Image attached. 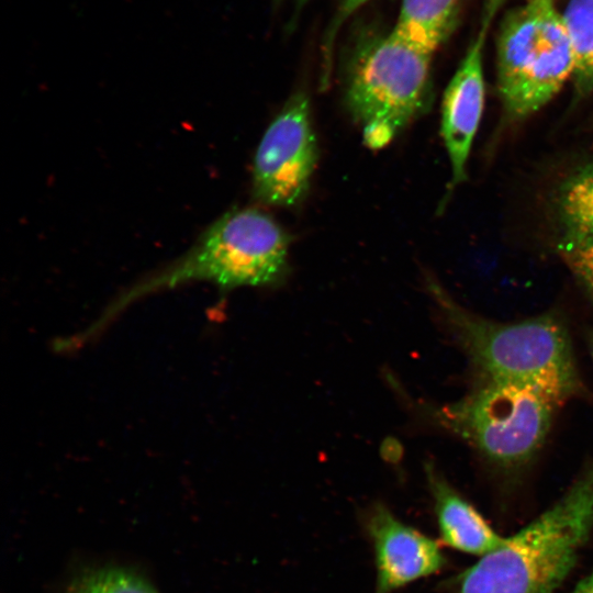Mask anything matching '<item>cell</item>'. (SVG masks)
<instances>
[{"mask_svg":"<svg viewBox=\"0 0 593 593\" xmlns=\"http://www.w3.org/2000/svg\"><path fill=\"white\" fill-rule=\"evenodd\" d=\"M291 237L269 214L232 209L216 219L181 258L136 284L130 299L188 281L224 289L279 283L288 272Z\"/></svg>","mask_w":593,"mask_h":593,"instance_id":"cell-3","label":"cell"},{"mask_svg":"<svg viewBox=\"0 0 593 593\" xmlns=\"http://www.w3.org/2000/svg\"><path fill=\"white\" fill-rule=\"evenodd\" d=\"M360 521L373 550L372 593H395L439 572L445 566L439 542L401 521L385 504H371L362 512Z\"/></svg>","mask_w":593,"mask_h":593,"instance_id":"cell-8","label":"cell"},{"mask_svg":"<svg viewBox=\"0 0 593 593\" xmlns=\"http://www.w3.org/2000/svg\"><path fill=\"white\" fill-rule=\"evenodd\" d=\"M318 149L310 100L296 92L265 131L253 161L255 199L278 208L298 206L305 199Z\"/></svg>","mask_w":593,"mask_h":593,"instance_id":"cell-7","label":"cell"},{"mask_svg":"<svg viewBox=\"0 0 593 593\" xmlns=\"http://www.w3.org/2000/svg\"><path fill=\"white\" fill-rule=\"evenodd\" d=\"M486 32L481 27L443 97L440 135L451 167L450 188L467 178L468 158L483 113Z\"/></svg>","mask_w":593,"mask_h":593,"instance_id":"cell-9","label":"cell"},{"mask_svg":"<svg viewBox=\"0 0 593 593\" xmlns=\"http://www.w3.org/2000/svg\"><path fill=\"white\" fill-rule=\"evenodd\" d=\"M426 474L441 542L482 557L504 541L505 537L500 536L432 465L426 467Z\"/></svg>","mask_w":593,"mask_h":593,"instance_id":"cell-10","label":"cell"},{"mask_svg":"<svg viewBox=\"0 0 593 593\" xmlns=\"http://www.w3.org/2000/svg\"><path fill=\"white\" fill-rule=\"evenodd\" d=\"M559 406L536 389L477 377L467 394L441 406L436 417L492 466L512 471L540 451Z\"/></svg>","mask_w":593,"mask_h":593,"instance_id":"cell-5","label":"cell"},{"mask_svg":"<svg viewBox=\"0 0 593 593\" xmlns=\"http://www.w3.org/2000/svg\"><path fill=\"white\" fill-rule=\"evenodd\" d=\"M459 0H402L396 37L434 55L450 34Z\"/></svg>","mask_w":593,"mask_h":593,"instance_id":"cell-11","label":"cell"},{"mask_svg":"<svg viewBox=\"0 0 593 593\" xmlns=\"http://www.w3.org/2000/svg\"><path fill=\"white\" fill-rule=\"evenodd\" d=\"M593 529V460L547 511L456 578L450 593H552Z\"/></svg>","mask_w":593,"mask_h":593,"instance_id":"cell-2","label":"cell"},{"mask_svg":"<svg viewBox=\"0 0 593 593\" xmlns=\"http://www.w3.org/2000/svg\"><path fill=\"white\" fill-rule=\"evenodd\" d=\"M505 0H484L483 1V18L481 27L489 29L491 21L496 15Z\"/></svg>","mask_w":593,"mask_h":593,"instance_id":"cell-17","label":"cell"},{"mask_svg":"<svg viewBox=\"0 0 593 593\" xmlns=\"http://www.w3.org/2000/svg\"><path fill=\"white\" fill-rule=\"evenodd\" d=\"M557 249L562 261L593 299V236L562 238Z\"/></svg>","mask_w":593,"mask_h":593,"instance_id":"cell-15","label":"cell"},{"mask_svg":"<svg viewBox=\"0 0 593 593\" xmlns=\"http://www.w3.org/2000/svg\"><path fill=\"white\" fill-rule=\"evenodd\" d=\"M70 593H158L144 578L123 568H102L77 579Z\"/></svg>","mask_w":593,"mask_h":593,"instance_id":"cell-14","label":"cell"},{"mask_svg":"<svg viewBox=\"0 0 593 593\" xmlns=\"http://www.w3.org/2000/svg\"><path fill=\"white\" fill-rule=\"evenodd\" d=\"M310 0H295L294 2V15L298 16L299 12L309 3Z\"/></svg>","mask_w":593,"mask_h":593,"instance_id":"cell-19","label":"cell"},{"mask_svg":"<svg viewBox=\"0 0 593 593\" xmlns=\"http://www.w3.org/2000/svg\"><path fill=\"white\" fill-rule=\"evenodd\" d=\"M568 593H593V570Z\"/></svg>","mask_w":593,"mask_h":593,"instance_id":"cell-18","label":"cell"},{"mask_svg":"<svg viewBox=\"0 0 593 593\" xmlns=\"http://www.w3.org/2000/svg\"><path fill=\"white\" fill-rule=\"evenodd\" d=\"M372 0H342L333 19L331 20L328 26L326 27L325 37L323 40V58H324V78L326 82L328 78V69L331 65L332 47L336 40L337 33L346 21L354 15L358 10Z\"/></svg>","mask_w":593,"mask_h":593,"instance_id":"cell-16","label":"cell"},{"mask_svg":"<svg viewBox=\"0 0 593 593\" xmlns=\"http://www.w3.org/2000/svg\"><path fill=\"white\" fill-rule=\"evenodd\" d=\"M574 57L556 0H524L497 38V87L504 111L522 120L546 105L573 76Z\"/></svg>","mask_w":593,"mask_h":593,"instance_id":"cell-6","label":"cell"},{"mask_svg":"<svg viewBox=\"0 0 593 593\" xmlns=\"http://www.w3.org/2000/svg\"><path fill=\"white\" fill-rule=\"evenodd\" d=\"M433 56L391 32L357 48L344 103L369 148L389 145L426 110Z\"/></svg>","mask_w":593,"mask_h":593,"instance_id":"cell-4","label":"cell"},{"mask_svg":"<svg viewBox=\"0 0 593 593\" xmlns=\"http://www.w3.org/2000/svg\"><path fill=\"white\" fill-rule=\"evenodd\" d=\"M573 57L578 96L593 92V0H569L561 12Z\"/></svg>","mask_w":593,"mask_h":593,"instance_id":"cell-13","label":"cell"},{"mask_svg":"<svg viewBox=\"0 0 593 593\" xmlns=\"http://www.w3.org/2000/svg\"><path fill=\"white\" fill-rule=\"evenodd\" d=\"M434 294L477 377L536 389L560 405L582 391L568 329L556 314L494 321L466 310L439 288Z\"/></svg>","mask_w":593,"mask_h":593,"instance_id":"cell-1","label":"cell"},{"mask_svg":"<svg viewBox=\"0 0 593 593\" xmlns=\"http://www.w3.org/2000/svg\"><path fill=\"white\" fill-rule=\"evenodd\" d=\"M556 206L562 238L593 236V161L581 166L563 181Z\"/></svg>","mask_w":593,"mask_h":593,"instance_id":"cell-12","label":"cell"}]
</instances>
